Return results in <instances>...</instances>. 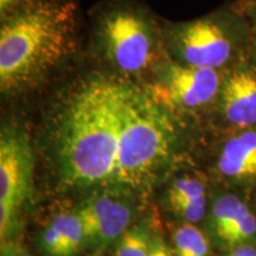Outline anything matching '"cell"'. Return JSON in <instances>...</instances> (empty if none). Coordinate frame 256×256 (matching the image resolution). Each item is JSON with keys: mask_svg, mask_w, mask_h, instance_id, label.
I'll return each mask as SVG.
<instances>
[{"mask_svg": "<svg viewBox=\"0 0 256 256\" xmlns=\"http://www.w3.org/2000/svg\"><path fill=\"white\" fill-rule=\"evenodd\" d=\"M132 82L92 66L72 74L60 92L50 133L69 183L90 185L113 177Z\"/></svg>", "mask_w": 256, "mask_h": 256, "instance_id": "1", "label": "cell"}, {"mask_svg": "<svg viewBox=\"0 0 256 256\" xmlns=\"http://www.w3.org/2000/svg\"><path fill=\"white\" fill-rule=\"evenodd\" d=\"M82 50L75 0H40L0 20V92L26 95L63 75Z\"/></svg>", "mask_w": 256, "mask_h": 256, "instance_id": "2", "label": "cell"}, {"mask_svg": "<svg viewBox=\"0 0 256 256\" xmlns=\"http://www.w3.org/2000/svg\"><path fill=\"white\" fill-rule=\"evenodd\" d=\"M88 54L94 68L145 83L162 60V19L140 0H101L89 14Z\"/></svg>", "mask_w": 256, "mask_h": 256, "instance_id": "3", "label": "cell"}, {"mask_svg": "<svg viewBox=\"0 0 256 256\" xmlns=\"http://www.w3.org/2000/svg\"><path fill=\"white\" fill-rule=\"evenodd\" d=\"M162 34L168 58L196 68L226 72L252 52L248 19L234 2L192 20L162 19Z\"/></svg>", "mask_w": 256, "mask_h": 256, "instance_id": "4", "label": "cell"}, {"mask_svg": "<svg viewBox=\"0 0 256 256\" xmlns=\"http://www.w3.org/2000/svg\"><path fill=\"white\" fill-rule=\"evenodd\" d=\"M226 72L166 58L154 69L147 86L174 112H197L215 106Z\"/></svg>", "mask_w": 256, "mask_h": 256, "instance_id": "5", "label": "cell"}, {"mask_svg": "<svg viewBox=\"0 0 256 256\" xmlns=\"http://www.w3.org/2000/svg\"><path fill=\"white\" fill-rule=\"evenodd\" d=\"M34 152L25 132L6 126L0 136V206L17 211L31 190Z\"/></svg>", "mask_w": 256, "mask_h": 256, "instance_id": "6", "label": "cell"}, {"mask_svg": "<svg viewBox=\"0 0 256 256\" xmlns=\"http://www.w3.org/2000/svg\"><path fill=\"white\" fill-rule=\"evenodd\" d=\"M214 107L232 130L256 127V57L250 54L226 70Z\"/></svg>", "mask_w": 256, "mask_h": 256, "instance_id": "7", "label": "cell"}, {"mask_svg": "<svg viewBox=\"0 0 256 256\" xmlns=\"http://www.w3.org/2000/svg\"><path fill=\"white\" fill-rule=\"evenodd\" d=\"M51 226H55L60 235L63 256L72 255L78 249L83 238H86L84 229L78 214L76 215H68V214L58 215L55 217Z\"/></svg>", "mask_w": 256, "mask_h": 256, "instance_id": "8", "label": "cell"}, {"mask_svg": "<svg viewBox=\"0 0 256 256\" xmlns=\"http://www.w3.org/2000/svg\"><path fill=\"white\" fill-rule=\"evenodd\" d=\"M130 220V211L122 203H116L110 208L104 218L96 226L92 238L100 240H113L126 230Z\"/></svg>", "mask_w": 256, "mask_h": 256, "instance_id": "9", "label": "cell"}, {"mask_svg": "<svg viewBox=\"0 0 256 256\" xmlns=\"http://www.w3.org/2000/svg\"><path fill=\"white\" fill-rule=\"evenodd\" d=\"M114 203L115 202L110 197H101L98 200L90 202L88 206L78 211V216L82 222L86 238H92L96 226H98L100 220L104 218L110 208L114 206Z\"/></svg>", "mask_w": 256, "mask_h": 256, "instance_id": "10", "label": "cell"}, {"mask_svg": "<svg viewBox=\"0 0 256 256\" xmlns=\"http://www.w3.org/2000/svg\"><path fill=\"white\" fill-rule=\"evenodd\" d=\"M241 206L242 203L235 196H226L220 198L216 203L215 208H214V216H215L217 234L220 238H223L229 226H232Z\"/></svg>", "mask_w": 256, "mask_h": 256, "instance_id": "11", "label": "cell"}, {"mask_svg": "<svg viewBox=\"0 0 256 256\" xmlns=\"http://www.w3.org/2000/svg\"><path fill=\"white\" fill-rule=\"evenodd\" d=\"M151 249L142 234L136 230L128 232L120 240L115 256H148Z\"/></svg>", "mask_w": 256, "mask_h": 256, "instance_id": "12", "label": "cell"}, {"mask_svg": "<svg viewBox=\"0 0 256 256\" xmlns=\"http://www.w3.org/2000/svg\"><path fill=\"white\" fill-rule=\"evenodd\" d=\"M172 209H174L178 215L186 218L191 222H197L204 215V208H206V198L202 200H185V198L172 197L170 198Z\"/></svg>", "mask_w": 256, "mask_h": 256, "instance_id": "13", "label": "cell"}, {"mask_svg": "<svg viewBox=\"0 0 256 256\" xmlns=\"http://www.w3.org/2000/svg\"><path fill=\"white\" fill-rule=\"evenodd\" d=\"M172 197L197 200L206 198V192H204V186L200 182L194 178L185 177L176 182L170 188V198Z\"/></svg>", "mask_w": 256, "mask_h": 256, "instance_id": "14", "label": "cell"}, {"mask_svg": "<svg viewBox=\"0 0 256 256\" xmlns=\"http://www.w3.org/2000/svg\"><path fill=\"white\" fill-rule=\"evenodd\" d=\"M217 166L218 170L223 174L229 176V177H250V176H256V166L246 164V162H240L229 158V156L220 154L217 160Z\"/></svg>", "mask_w": 256, "mask_h": 256, "instance_id": "15", "label": "cell"}, {"mask_svg": "<svg viewBox=\"0 0 256 256\" xmlns=\"http://www.w3.org/2000/svg\"><path fill=\"white\" fill-rule=\"evenodd\" d=\"M200 234V230L192 224H185L179 228L174 235L176 256H188Z\"/></svg>", "mask_w": 256, "mask_h": 256, "instance_id": "16", "label": "cell"}, {"mask_svg": "<svg viewBox=\"0 0 256 256\" xmlns=\"http://www.w3.org/2000/svg\"><path fill=\"white\" fill-rule=\"evenodd\" d=\"M256 232V218L252 214H248L247 216L240 222L238 226L230 232L228 235L224 238V241L228 242L229 244H238V243L244 241L248 238L252 236Z\"/></svg>", "mask_w": 256, "mask_h": 256, "instance_id": "17", "label": "cell"}, {"mask_svg": "<svg viewBox=\"0 0 256 256\" xmlns=\"http://www.w3.org/2000/svg\"><path fill=\"white\" fill-rule=\"evenodd\" d=\"M40 2V0H0V20Z\"/></svg>", "mask_w": 256, "mask_h": 256, "instance_id": "18", "label": "cell"}, {"mask_svg": "<svg viewBox=\"0 0 256 256\" xmlns=\"http://www.w3.org/2000/svg\"><path fill=\"white\" fill-rule=\"evenodd\" d=\"M44 246L46 252L52 256H63L62 240L55 226H50L44 235Z\"/></svg>", "mask_w": 256, "mask_h": 256, "instance_id": "19", "label": "cell"}, {"mask_svg": "<svg viewBox=\"0 0 256 256\" xmlns=\"http://www.w3.org/2000/svg\"><path fill=\"white\" fill-rule=\"evenodd\" d=\"M244 12L246 17L248 19L249 26H250L252 34V55L256 57V2L252 4L238 6Z\"/></svg>", "mask_w": 256, "mask_h": 256, "instance_id": "20", "label": "cell"}, {"mask_svg": "<svg viewBox=\"0 0 256 256\" xmlns=\"http://www.w3.org/2000/svg\"><path fill=\"white\" fill-rule=\"evenodd\" d=\"M148 256H171V254H170V250L164 244L159 243V244H156L154 247L151 249Z\"/></svg>", "mask_w": 256, "mask_h": 256, "instance_id": "21", "label": "cell"}, {"mask_svg": "<svg viewBox=\"0 0 256 256\" xmlns=\"http://www.w3.org/2000/svg\"><path fill=\"white\" fill-rule=\"evenodd\" d=\"M228 256H256V250L252 247H241L230 252Z\"/></svg>", "mask_w": 256, "mask_h": 256, "instance_id": "22", "label": "cell"}, {"mask_svg": "<svg viewBox=\"0 0 256 256\" xmlns=\"http://www.w3.org/2000/svg\"><path fill=\"white\" fill-rule=\"evenodd\" d=\"M256 0H234V2H235L238 6H244V5H248V4H252V2H255Z\"/></svg>", "mask_w": 256, "mask_h": 256, "instance_id": "23", "label": "cell"}, {"mask_svg": "<svg viewBox=\"0 0 256 256\" xmlns=\"http://www.w3.org/2000/svg\"><path fill=\"white\" fill-rule=\"evenodd\" d=\"M23 256H28V255H23Z\"/></svg>", "mask_w": 256, "mask_h": 256, "instance_id": "24", "label": "cell"}]
</instances>
